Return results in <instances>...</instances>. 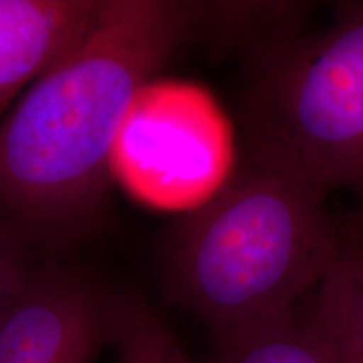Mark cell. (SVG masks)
I'll return each mask as SVG.
<instances>
[{"instance_id":"obj_7","label":"cell","mask_w":363,"mask_h":363,"mask_svg":"<svg viewBox=\"0 0 363 363\" xmlns=\"http://www.w3.org/2000/svg\"><path fill=\"white\" fill-rule=\"evenodd\" d=\"M331 363H363V242H350L306 313Z\"/></svg>"},{"instance_id":"obj_10","label":"cell","mask_w":363,"mask_h":363,"mask_svg":"<svg viewBox=\"0 0 363 363\" xmlns=\"http://www.w3.org/2000/svg\"><path fill=\"white\" fill-rule=\"evenodd\" d=\"M39 249L0 216V318L21 296L43 264Z\"/></svg>"},{"instance_id":"obj_5","label":"cell","mask_w":363,"mask_h":363,"mask_svg":"<svg viewBox=\"0 0 363 363\" xmlns=\"http://www.w3.org/2000/svg\"><path fill=\"white\" fill-rule=\"evenodd\" d=\"M116 293L79 267L44 261L0 318V363H94L111 345Z\"/></svg>"},{"instance_id":"obj_4","label":"cell","mask_w":363,"mask_h":363,"mask_svg":"<svg viewBox=\"0 0 363 363\" xmlns=\"http://www.w3.org/2000/svg\"><path fill=\"white\" fill-rule=\"evenodd\" d=\"M135 187L167 207H201L233 172L238 152L224 115L201 91L150 84L136 99L116 148Z\"/></svg>"},{"instance_id":"obj_3","label":"cell","mask_w":363,"mask_h":363,"mask_svg":"<svg viewBox=\"0 0 363 363\" xmlns=\"http://www.w3.org/2000/svg\"><path fill=\"white\" fill-rule=\"evenodd\" d=\"M246 126L283 145L331 192H350L363 214V2L338 4L321 34L256 52Z\"/></svg>"},{"instance_id":"obj_6","label":"cell","mask_w":363,"mask_h":363,"mask_svg":"<svg viewBox=\"0 0 363 363\" xmlns=\"http://www.w3.org/2000/svg\"><path fill=\"white\" fill-rule=\"evenodd\" d=\"M101 0H0V116L96 19Z\"/></svg>"},{"instance_id":"obj_8","label":"cell","mask_w":363,"mask_h":363,"mask_svg":"<svg viewBox=\"0 0 363 363\" xmlns=\"http://www.w3.org/2000/svg\"><path fill=\"white\" fill-rule=\"evenodd\" d=\"M211 335L206 363H331L298 310Z\"/></svg>"},{"instance_id":"obj_9","label":"cell","mask_w":363,"mask_h":363,"mask_svg":"<svg viewBox=\"0 0 363 363\" xmlns=\"http://www.w3.org/2000/svg\"><path fill=\"white\" fill-rule=\"evenodd\" d=\"M111 345L116 363H190L174 330L133 293H116Z\"/></svg>"},{"instance_id":"obj_2","label":"cell","mask_w":363,"mask_h":363,"mask_svg":"<svg viewBox=\"0 0 363 363\" xmlns=\"http://www.w3.org/2000/svg\"><path fill=\"white\" fill-rule=\"evenodd\" d=\"M330 194L283 145L246 126L220 189L167 235V291L211 333L296 310L348 246Z\"/></svg>"},{"instance_id":"obj_1","label":"cell","mask_w":363,"mask_h":363,"mask_svg":"<svg viewBox=\"0 0 363 363\" xmlns=\"http://www.w3.org/2000/svg\"><path fill=\"white\" fill-rule=\"evenodd\" d=\"M208 17L207 2L101 0L83 38L0 120V216L39 251L103 224L136 99Z\"/></svg>"}]
</instances>
